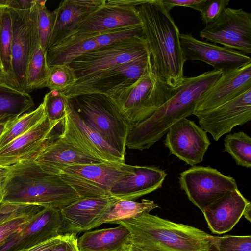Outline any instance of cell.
<instances>
[{"label":"cell","mask_w":251,"mask_h":251,"mask_svg":"<svg viewBox=\"0 0 251 251\" xmlns=\"http://www.w3.org/2000/svg\"><path fill=\"white\" fill-rule=\"evenodd\" d=\"M37 7V22L40 45L44 51L48 49L54 21L53 11L46 7V0H35Z\"/></svg>","instance_id":"cell-35"},{"label":"cell","mask_w":251,"mask_h":251,"mask_svg":"<svg viewBox=\"0 0 251 251\" xmlns=\"http://www.w3.org/2000/svg\"><path fill=\"white\" fill-rule=\"evenodd\" d=\"M179 183L190 201L202 212L228 191L238 189L233 177L210 166H192L180 174Z\"/></svg>","instance_id":"cell-12"},{"label":"cell","mask_w":251,"mask_h":251,"mask_svg":"<svg viewBox=\"0 0 251 251\" xmlns=\"http://www.w3.org/2000/svg\"><path fill=\"white\" fill-rule=\"evenodd\" d=\"M5 125V124H0V136L4 128Z\"/></svg>","instance_id":"cell-47"},{"label":"cell","mask_w":251,"mask_h":251,"mask_svg":"<svg viewBox=\"0 0 251 251\" xmlns=\"http://www.w3.org/2000/svg\"><path fill=\"white\" fill-rule=\"evenodd\" d=\"M212 247L217 251H251V236H212Z\"/></svg>","instance_id":"cell-36"},{"label":"cell","mask_w":251,"mask_h":251,"mask_svg":"<svg viewBox=\"0 0 251 251\" xmlns=\"http://www.w3.org/2000/svg\"><path fill=\"white\" fill-rule=\"evenodd\" d=\"M46 115L43 103L35 110L25 113L5 125L0 136V149L26 133Z\"/></svg>","instance_id":"cell-29"},{"label":"cell","mask_w":251,"mask_h":251,"mask_svg":"<svg viewBox=\"0 0 251 251\" xmlns=\"http://www.w3.org/2000/svg\"><path fill=\"white\" fill-rule=\"evenodd\" d=\"M229 0H206L201 11V20L206 25L214 22L227 7Z\"/></svg>","instance_id":"cell-39"},{"label":"cell","mask_w":251,"mask_h":251,"mask_svg":"<svg viewBox=\"0 0 251 251\" xmlns=\"http://www.w3.org/2000/svg\"><path fill=\"white\" fill-rule=\"evenodd\" d=\"M180 46L185 61L204 62L214 70L225 73L251 63V57L241 52L198 40L192 33L179 35Z\"/></svg>","instance_id":"cell-19"},{"label":"cell","mask_w":251,"mask_h":251,"mask_svg":"<svg viewBox=\"0 0 251 251\" xmlns=\"http://www.w3.org/2000/svg\"><path fill=\"white\" fill-rule=\"evenodd\" d=\"M145 0H106L103 5L80 22L70 35L76 32H102L142 25L137 7Z\"/></svg>","instance_id":"cell-15"},{"label":"cell","mask_w":251,"mask_h":251,"mask_svg":"<svg viewBox=\"0 0 251 251\" xmlns=\"http://www.w3.org/2000/svg\"><path fill=\"white\" fill-rule=\"evenodd\" d=\"M32 158L43 170L56 175H59L64 168L70 165L104 162L82 152L59 135Z\"/></svg>","instance_id":"cell-24"},{"label":"cell","mask_w":251,"mask_h":251,"mask_svg":"<svg viewBox=\"0 0 251 251\" xmlns=\"http://www.w3.org/2000/svg\"><path fill=\"white\" fill-rule=\"evenodd\" d=\"M2 203L39 205L61 209L79 199L59 175L43 170L33 158L0 167Z\"/></svg>","instance_id":"cell-3"},{"label":"cell","mask_w":251,"mask_h":251,"mask_svg":"<svg viewBox=\"0 0 251 251\" xmlns=\"http://www.w3.org/2000/svg\"><path fill=\"white\" fill-rule=\"evenodd\" d=\"M69 101L86 124L125 158L129 125L110 97L88 94L69 98Z\"/></svg>","instance_id":"cell-5"},{"label":"cell","mask_w":251,"mask_h":251,"mask_svg":"<svg viewBox=\"0 0 251 251\" xmlns=\"http://www.w3.org/2000/svg\"><path fill=\"white\" fill-rule=\"evenodd\" d=\"M150 54L143 35L97 48L78 56L68 64L78 78L143 58Z\"/></svg>","instance_id":"cell-8"},{"label":"cell","mask_w":251,"mask_h":251,"mask_svg":"<svg viewBox=\"0 0 251 251\" xmlns=\"http://www.w3.org/2000/svg\"><path fill=\"white\" fill-rule=\"evenodd\" d=\"M4 199V191L2 187V184L0 177V204L2 203Z\"/></svg>","instance_id":"cell-46"},{"label":"cell","mask_w":251,"mask_h":251,"mask_svg":"<svg viewBox=\"0 0 251 251\" xmlns=\"http://www.w3.org/2000/svg\"><path fill=\"white\" fill-rule=\"evenodd\" d=\"M200 127L217 141L251 119V89L227 102L196 116Z\"/></svg>","instance_id":"cell-18"},{"label":"cell","mask_w":251,"mask_h":251,"mask_svg":"<svg viewBox=\"0 0 251 251\" xmlns=\"http://www.w3.org/2000/svg\"><path fill=\"white\" fill-rule=\"evenodd\" d=\"M167 176L154 166H135L134 172L111 189V195L120 200L132 201L161 188Z\"/></svg>","instance_id":"cell-25"},{"label":"cell","mask_w":251,"mask_h":251,"mask_svg":"<svg viewBox=\"0 0 251 251\" xmlns=\"http://www.w3.org/2000/svg\"><path fill=\"white\" fill-rule=\"evenodd\" d=\"M49 71L46 51L39 43L32 49L30 54L26 70L25 92L29 94L34 90L46 87Z\"/></svg>","instance_id":"cell-28"},{"label":"cell","mask_w":251,"mask_h":251,"mask_svg":"<svg viewBox=\"0 0 251 251\" xmlns=\"http://www.w3.org/2000/svg\"><path fill=\"white\" fill-rule=\"evenodd\" d=\"M244 217L248 220L250 222H251V204L250 203L247 206L244 214Z\"/></svg>","instance_id":"cell-45"},{"label":"cell","mask_w":251,"mask_h":251,"mask_svg":"<svg viewBox=\"0 0 251 251\" xmlns=\"http://www.w3.org/2000/svg\"><path fill=\"white\" fill-rule=\"evenodd\" d=\"M39 212L19 215L0 223V246L9 236L25 225Z\"/></svg>","instance_id":"cell-37"},{"label":"cell","mask_w":251,"mask_h":251,"mask_svg":"<svg viewBox=\"0 0 251 251\" xmlns=\"http://www.w3.org/2000/svg\"><path fill=\"white\" fill-rule=\"evenodd\" d=\"M120 251H141L133 246L129 241L125 245Z\"/></svg>","instance_id":"cell-44"},{"label":"cell","mask_w":251,"mask_h":251,"mask_svg":"<svg viewBox=\"0 0 251 251\" xmlns=\"http://www.w3.org/2000/svg\"><path fill=\"white\" fill-rule=\"evenodd\" d=\"M46 87L50 90L63 92L73 85L78 78L73 68L68 64L51 66Z\"/></svg>","instance_id":"cell-33"},{"label":"cell","mask_w":251,"mask_h":251,"mask_svg":"<svg viewBox=\"0 0 251 251\" xmlns=\"http://www.w3.org/2000/svg\"><path fill=\"white\" fill-rule=\"evenodd\" d=\"M2 7H3L0 6V10H1V9Z\"/></svg>","instance_id":"cell-49"},{"label":"cell","mask_w":251,"mask_h":251,"mask_svg":"<svg viewBox=\"0 0 251 251\" xmlns=\"http://www.w3.org/2000/svg\"><path fill=\"white\" fill-rule=\"evenodd\" d=\"M175 91V87L157 79L151 68L132 84L108 96L130 126L150 117L172 97Z\"/></svg>","instance_id":"cell-6"},{"label":"cell","mask_w":251,"mask_h":251,"mask_svg":"<svg viewBox=\"0 0 251 251\" xmlns=\"http://www.w3.org/2000/svg\"><path fill=\"white\" fill-rule=\"evenodd\" d=\"M130 233L125 227L87 231L77 239L79 251H120L129 241Z\"/></svg>","instance_id":"cell-26"},{"label":"cell","mask_w":251,"mask_h":251,"mask_svg":"<svg viewBox=\"0 0 251 251\" xmlns=\"http://www.w3.org/2000/svg\"><path fill=\"white\" fill-rule=\"evenodd\" d=\"M153 201L142 199L141 202L119 200L107 214L104 223H112L136 217L144 212L149 213L158 208Z\"/></svg>","instance_id":"cell-30"},{"label":"cell","mask_w":251,"mask_h":251,"mask_svg":"<svg viewBox=\"0 0 251 251\" xmlns=\"http://www.w3.org/2000/svg\"><path fill=\"white\" fill-rule=\"evenodd\" d=\"M221 71L213 70L198 75L184 77L172 97L150 117L129 126L126 146L142 151L150 148L180 120L194 115L202 94L222 75Z\"/></svg>","instance_id":"cell-2"},{"label":"cell","mask_w":251,"mask_h":251,"mask_svg":"<svg viewBox=\"0 0 251 251\" xmlns=\"http://www.w3.org/2000/svg\"><path fill=\"white\" fill-rule=\"evenodd\" d=\"M139 35H143L142 25L102 32L75 33L47 50V64L49 67L68 64L87 52L115 42Z\"/></svg>","instance_id":"cell-10"},{"label":"cell","mask_w":251,"mask_h":251,"mask_svg":"<svg viewBox=\"0 0 251 251\" xmlns=\"http://www.w3.org/2000/svg\"><path fill=\"white\" fill-rule=\"evenodd\" d=\"M77 239L76 235L75 234L63 235L61 241L50 251H79Z\"/></svg>","instance_id":"cell-41"},{"label":"cell","mask_w":251,"mask_h":251,"mask_svg":"<svg viewBox=\"0 0 251 251\" xmlns=\"http://www.w3.org/2000/svg\"><path fill=\"white\" fill-rule=\"evenodd\" d=\"M151 68L150 54L143 58L79 77L73 85L63 92L68 99L88 94L108 96L132 84Z\"/></svg>","instance_id":"cell-9"},{"label":"cell","mask_w":251,"mask_h":251,"mask_svg":"<svg viewBox=\"0 0 251 251\" xmlns=\"http://www.w3.org/2000/svg\"><path fill=\"white\" fill-rule=\"evenodd\" d=\"M0 86H5L17 89L15 84L11 78L3 71L0 70Z\"/></svg>","instance_id":"cell-43"},{"label":"cell","mask_w":251,"mask_h":251,"mask_svg":"<svg viewBox=\"0 0 251 251\" xmlns=\"http://www.w3.org/2000/svg\"><path fill=\"white\" fill-rule=\"evenodd\" d=\"M69 99L63 92L50 90L43 99L45 113L51 122L62 123L66 115V106Z\"/></svg>","instance_id":"cell-34"},{"label":"cell","mask_w":251,"mask_h":251,"mask_svg":"<svg viewBox=\"0 0 251 251\" xmlns=\"http://www.w3.org/2000/svg\"><path fill=\"white\" fill-rule=\"evenodd\" d=\"M206 0H162L165 9L169 12L175 6H183L201 12Z\"/></svg>","instance_id":"cell-40"},{"label":"cell","mask_w":251,"mask_h":251,"mask_svg":"<svg viewBox=\"0 0 251 251\" xmlns=\"http://www.w3.org/2000/svg\"><path fill=\"white\" fill-rule=\"evenodd\" d=\"M164 144L171 154L194 166L202 161L210 142L205 131L183 118L170 127Z\"/></svg>","instance_id":"cell-16"},{"label":"cell","mask_w":251,"mask_h":251,"mask_svg":"<svg viewBox=\"0 0 251 251\" xmlns=\"http://www.w3.org/2000/svg\"><path fill=\"white\" fill-rule=\"evenodd\" d=\"M12 21V68L13 81L25 92L26 67L32 49L40 43L37 22V7L23 10L8 7Z\"/></svg>","instance_id":"cell-11"},{"label":"cell","mask_w":251,"mask_h":251,"mask_svg":"<svg viewBox=\"0 0 251 251\" xmlns=\"http://www.w3.org/2000/svg\"><path fill=\"white\" fill-rule=\"evenodd\" d=\"M60 209L45 207L22 228L9 236L0 246V251H23L60 235Z\"/></svg>","instance_id":"cell-17"},{"label":"cell","mask_w":251,"mask_h":251,"mask_svg":"<svg viewBox=\"0 0 251 251\" xmlns=\"http://www.w3.org/2000/svg\"><path fill=\"white\" fill-rule=\"evenodd\" d=\"M106 0H65L55 9L54 21L48 49L70 35L75 27Z\"/></svg>","instance_id":"cell-23"},{"label":"cell","mask_w":251,"mask_h":251,"mask_svg":"<svg viewBox=\"0 0 251 251\" xmlns=\"http://www.w3.org/2000/svg\"><path fill=\"white\" fill-rule=\"evenodd\" d=\"M126 228L129 242L141 251H211L212 236L198 228L144 212L115 222Z\"/></svg>","instance_id":"cell-4"},{"label":"cell","mask_w":251,"mask_h":251,"mask_svg":"<svg viewBox=\"0 0 251 251\" xmlns=\"http://www.w3.org/2000/svg\"><path fill=\"white\" fill-rule=\"evenodd\" d=\"M34 107L27 93L8 86H0V124H5Z\"/></svg>","instance_id":"cell-27"},{"label":"cell","mask_w":251,"mask_h":251,"mask_svg":"<svg viewBox=\"0 0 251 251\" xmlns=\"http://www.w3.org/2000/svg\"><path fill=\"white\" fill-rule=\"evenodd\" d=\"M63 235L35 245L23 251H50L61 240Z\"/></svg>","instance_id":"cell-42"},{"label":"cell","mask_w":251,"mask_h":251,"mask_svg":"<svg viewBox=\"0 0 251 251\" xmlns=\"http://www.w3.org/2000/svg\"><path fill=\"white\" fill-rule=\"evenodd\" d=\"M250 203L236 189L227 192L202 212L211 232L221 234L233 228L243 216Z\"/></svg>","instance_id":"cell-22"},{"label":"cell","mask_w":251,"mask_h":251,"mask_svg":"<svg viewBox=\"0 0 251 251\" xmlns=\"http://www.w3.org/2000/svg\"><path fill=\"white\" fill-rule=\"evenodd\" d=\"M200 36L248 55L251 53V13L226 7L216 21L206 25Z\"/></svg>","instance_id":"cell-13"},{"label":"cell","mask_w":251,"mask_h":251,"mask_svg":"<svg viewBox=\"0 0 251 251\" xmlns=\"http://www.w3.org/2000/svg\"><path fill=\"white\" fill-rule=\"evenodd\" d=\"M60 123L47 115L25 134L0 149V167L18 163L34 157L58 135L53 133Z\"/></svg>","instance_id":"cell-20"},{"label":"cell","mask_w":251,"mask_h":251,"mask_svg":"<svg viewBox=\"0 0 251 251\" xmlns=\"http://www.w3.org/2000/svg\"><path fill=\"white\" fill-rule=\"evenodd\" d=\"M224 152L229 153L236 163L246 168L251 167V138L243 131L226 136Z\"/></svg>","instance_id":"cell-31"},{"label":"cell","mask_w":251,"mask_h":251,"mask_svg":"<svg viewBox=\"0 0 251 251\" xmlns=\"http://www.w3.org/2000/svg\"><path fill=\"white\" fill-rule=\"evenodd\" d=\"M147 43L152 71L157 79L174 87L184 77L185 62L179 29L162 0H145L137 7Z\"/></svg>","instance_id":"cell-1"},{"label":"cell","mask_w":251,"mask_h":251,"mask_svg":"<svg viewBox=\"0 0 251 251\" xmlns=\"http://www.w3.org/2000/svg\"><path fill=\"white\" fill-rule=\"evenodd\" d=\"M11 46L12 21L11 13L8 7H3L1 8L0 13V62L3 72L13 81Z\"/></svg>","instance_id":"cell-32"},{"label":"cell","mask_w":251,"mask_h":251,"mask_svg":"<svg viewBox=\"0 0 251 251\" xmlns=\"http://www.w3.org/2000/svg\"><path fill=\"white\" fill-rule=\"evenodd\" d=\"M0 70L3 71L2 67V65H1V64L0 62Z\"/></svg>","instance_id":"cell-48"},{"label":"cell","mask_w":251,"mask_h":251,"mask_svg":"<svg viewBox=\"0 0 251 251\" xmlns=\"http://www.w3.org/2000/svg\"><path fill=\"white\" fill-rule=\"evenodd\" d=\"M44 207L35 204L2 203L0 204V224L19 215L40 211Z\"/></svg>","instance_id":"cell-38"},{"label":"cell","mask_w":251,"mask_h":251,"mask_svg":"<svg viewBox=\"0 0 251 251\" xmlns=\"http://www.w3.org/2000/svg\"><path fill=\"white\" fill-rule=\"evenodd\" d=\"M251 89V63L223 73L200 98L194 115L220 106Z\"/></svg>","instance_id":"cell-21"},{"label":"cell","mask_w":251,"mask_h":251,"mask_svg":"<svg viewBox=\"0 0 251 251\" xmlns=\"http://www.w3.org/2000/svg\"><path fill=\"white\" fill-rule=\"evenodd\" d=\"M135 166L120 162L75 164L64 168L59 176L80 198L111 195L112 187L134 172Z\"/></svg>","instance_id":"cell-7"},{"label":"cell","mask_w":251,"mask_h":251,"mask_svg":"<svg viewBox=\"0 0 251 251\" xmlns=\"http://www.w3.org/2000/svg\"><path fill=\"white\" fill-rule=\"evenodd\" d=\"M120 199L112 195L79 198L60 209V235L77 234L100 226Z\"/></svg>","instance_id":"cell-14"}]
</instances>
